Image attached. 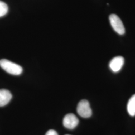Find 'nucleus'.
I'll use <instances>...</instances> for the list:
<instances>
[{"label":"nucleus","mask_w":135,"mask_h":135,"mask_svg":"<svg viewBox=\"0 0 135 135\" xmlns=\"http://www.w3.org/2000/svg\"><path fill=\"white\" fill-rule=\"evenodd\" d=\"M8 6L5 3L0 1V17L4 16L8 12Z\"/></svg>","instance_id":"nucleus-8"},{"label":"nucleus","mask_w":135,"mask_h":135,"mask_svg":"<svg viewBox=\"0 0 135 135\" xmlns=\"http://www.w3.org/2000/svg\"><path fill=\"white\" fill-rule=\"evenodd\" d=\"M12 98L11 92L6 89H0V107L5 106L10 102Z\"/></svg>","instance_id":"nucleus-6"},{"label":"nucleus","mask_w":135,"mask_h":135,"mask_svg":"<svg viewBox=\"0 0 135 135\" xmlns=\"http://www.w3.org/2000/svg\"><path fill=\"white\" fill-rule=\"evenodd\" d=\"M124 64V58L122 56H117L113 58L110 62L109 67L114 72H119Z\"/></svg>","instance_id":"nucleus-5"},{"label":"nucleus","mask_w":135,"mask_h":135,"mask_svg":"<svg viewBox=\"0 0 135 135\" xmlns=\"http://www.w3.org/2000/svg\"><path fill=\"white\" fill-rule=\"evenodd\" d=\"M0 67L6 72L13 75H20L23 72L21 66L7 59L0 60Z\"/></svg>","instance_id":"nucleus-1"},{"label":"nucleus","mask_w":135,"mask_h":135,"mask_svg":"<svg viewBox=\"0 0 135 135\" xmlns=\"http://www.w3.org/2000/svg\"><path fill=\"white\" fill-rule=\"evenodd\" d=\"M127 111L131 116H135V94L131 97L127 104Z\"/></svg>","instance_id":"nucleus-7"},{"label":"nucleus","mask_w":135,"mask_h":135,"mask_svg":"<svg viewBox=\"0 0 135 135\" xmlns=\"http://www.w3.org/2000/svg\"><path fill=\"white\" fill-rule=\"evenodd\" d=\"M78 114L83 118H88L92 116V111L89 102L86 100H83L78 105Z\"/></svg>","instance_id":"nucleus-2"},{"label":"nucleus","mask_w":135,"mask_h":135,"mask_svg":"<svg viewBox=\"0 0 135 135\" xmlns=\"http://www.w3.org/2000/svg\"></svg>","instance_id":"nucleus-10"},{"label":"nucleus","mask_w":135,"mask_h":135,"mask_svg":"<svg viewBox=\"0 0 135 135\" xmlns=\"http://www.w3.org/2000/svg\"><path fill=\"white\" fill-rule=\"evenodd\" d=\"M63 125L68 129H74L77 126L79 121L74 114L70 113L65 116L63 119Z\"/></svg>","instance_id":"nucleus-4"},{"label":"nucleus","mask_w":135,"mask_h":135,"mask_svg":"<svg viewBox=\"0 0 135 135\" xmlns=\"http://www.w3.org/2000/svg\"><path fill=\"white\" fill-rule=\"evenodd\" d=\"M45 135H58V134L56 131L54 130H50L46 133Z\"/></svg>","instance_id":"nucleus-9"},{"label":"nucleus","mask_w":135,"mask_h":135,"mask_svg":"<svg viewBox=\"0 0 135 135\" xmlns=\"http://www.w3.org/2000/svg\"><path fill=\"white\" fill-rule=\"evenodd\" d=\"M109 20L113 29L118 34L123 35L125 33V29L120 18L115 14H112L109 17Z\"/></svg>","instance_id":"nucleus-3"}]
</instances>
